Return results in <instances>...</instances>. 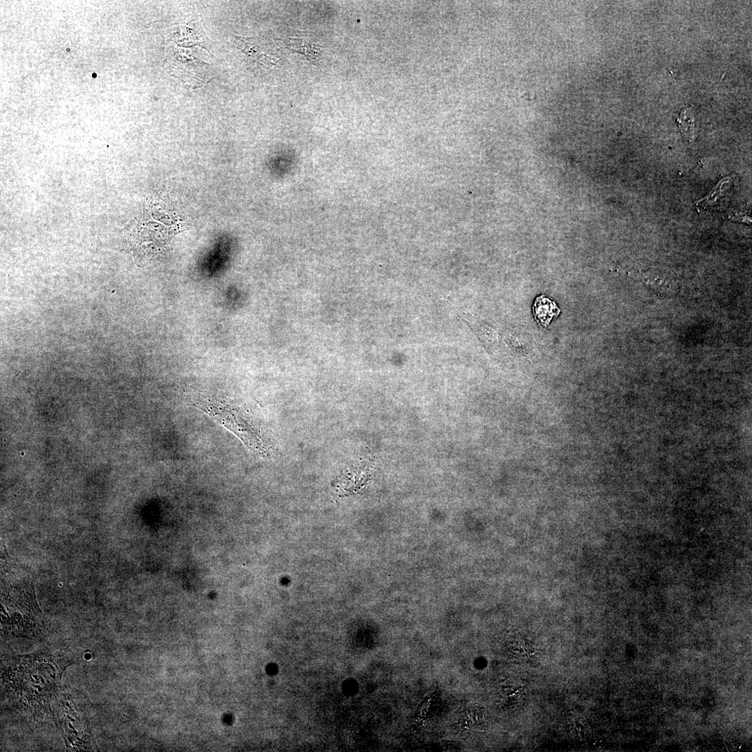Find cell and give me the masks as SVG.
Here are the masks:
<instances>
[{"mask_svg":"<svg viewBox=\"0 0 752 752\" xmlns=\"http://www.w3.org/2000/svg\"><path fill=\"white\" fill-rule=\"evenodd\" d=\"M679 126L685 137L690 142L694 138V120L690 114V110H682L681 117L678 119Z\"/></svg>","mask_w":752,"mask_h":752,"instance_id":"obj_5","label":"cell"},{"mask_svg":"<svg viewBox=\"0 0 752 752\" xmlns=\"http://www.w3.org/2000/svg\"><path fill=\"white\" fill-rule=\"evenodd\" d=\"M197 407L236 434L246 445L258 453L265 452L261 438L248 420L232 407L210 401L197 402Z\"/></svg>","mask_w":752,"mask_h":752,"instance_id":"obj_1","label":"cell"},{"mask_svg":"<svg viewBox=\"0 0 752 752\" xmlns=\"http://www.w3.org/2000/svg\"><path fill=\"white\" fill-rule=\"evenodd\" d=\"M35 667L36 672L34 670V659L28 662V667L23 668L25 672L21 674V677H25L23 679L21 683V687L23 688L26 694L28 697H34L35 701L44 697H48L51 694V692H53L54 688L58 685L59 681H53L47 680H59L56 671L54 668L49 664V662H43L36 661Z\"/></svg>","mask_w":752,"mask_h":752,"instance_id":"obj_2","label":"cell"},{"mask_svg":"<svg viewBox=\"0 0 752 752\" xmlns=\"http://www.w3.org/2000/svg\"><path fill=\"white\" fill-rule=\"evenodd\" d=\"M288 46L295 52L305 56L311 62L317 61L322 47L319 48L317 44L303 39L289 38Z\"/></svg>","mask_w":752,"mask_h":752,"instance_id":"obj_4","label":"cell"},{"mask_svg":"<svg viewBox=\"0 0 752 752\" xmlns=\"http://www.w3.org/2000/svg\"><path fill=\"white\" fill-rule=\"evenodd\" d=\"M533 311L536 321L544 328H547L560 314L557 304L544 295L536 299Z\"/></svg>","mask_w":752,"mask_h":752,"instance_id":"obj_3","label":"cell"}]
</instances>
